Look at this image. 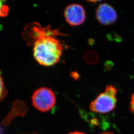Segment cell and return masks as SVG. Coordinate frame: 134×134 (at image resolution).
Here are the masks:
<instances>
[{
	"mask_svg": "<svg viewBox=\"0 0 134 134\" xmlns=\"http://www.w3.org/2000/svg\"><path fill=\"white\" fill-rule=\"evenodd\" d=\"M57 30L50 27H43L38 23L28 24L22 32V36L29 46H33L34 59L39 64L45 66L57 64L62 55L63 47L54 37Z\"/></svg>",
	"mask_w": 134,
	"mask_h": 134,
	"instance_id": "6da1fadb",
	"label": "cell"
},
{
	"mask_svg": "<svg viewBox=\"0 0 134 134\" xmlns=\"http://www.w3.org/2000/svg\"><path fill=\"white\" fill-rule=\"evenodd\" d=\"M117 91V89L113 85L107 86L105 92L91 102L90 105L91 110L99 113H107L111 111L116 104Z\"/></svg>",
	"mask_w": 134,
	"mask_h": 134,
	"instance_id": "7a4b0ae2",
	"label": "cell"
},
{
	"mask_svg": "<svg viewBox=\"0 0 134 134\" xmlns=\"http://www.w3.org/2000/svg\"><path fill=\"white\" fill-rule=\"evenodd\" d=\"M32 102L34 107L40 111H49L55 105V95L48 88H39L33 93Z\"/></svg>",
	"mask_w": 134,
	"mask_h": 134,
	"instance_id": "3957f363",
	"label": "cell"
},
{
	"mask_svg": "<svg viewBox=\"0 0 134 134\" xmlns=\"http://www.w3.org/2000/svg\"><path fill=\"white\" fill-rule=\"evenodd\" d=\"M64 16L68 23L71 26L80 25L86 18V13L83 7L78 4L68 5L65 9Z\"/></svg>",
	"mask_w": 134,
	"mask_h": 134,
	"instance_id": "277c9868",
	"label": "cell"
},
{
	"mask_svg": "<svg viewBox=\"0 0 134 134\" xmlns=\"http://www.w3.org/2000/svg\"><path fill=\"white\" fill-rule=\"evenodd\" d=\"M96 19L99 23L105 25H109L116 21L117 14L115 9L106 3L99 5L96 12Z\"/></svg>",
	"mask_w": 134,
	"mask_h": 134,
	"instance_id": "5b68a950",
	"label": "cell"
},
{
	"mask_svg": "<svg viewBox=\"0 0 134 134\" xmlns=\"http://www.w3.org/2000/svg\"><path fill=\"white\" fill-rule=\"evenodd\" d=\"M7 93V90L5 87L4 80L1 76V72L0 70V102L5 98Z\"/></svg>",
	"mask_w": 134,
	"mask_h": 134,
	"instance_id": "8992f818",
	"label": "cell"
},
{
	"mask_svg": "<svg viewBox=\"0 0 134 134\" xmlns=\"http://www.w3.org/2000/svg\"><path fill=\"white\" fill-rule=\"evenodd\" d=\"M9 13V7L5 4V1L0 0V18L7 16Z\"/></svg>",
	"mask_w": 134,
	"mask_h": 134,
	"instance_id": "52a82bcc",
	"label": "cell"
},
{
	"mask_svg": "<svg viewBox=\"0 0 134 134\" xmlns=\"http://www.w3.org/2000/svg\"><path fill=\"white\" fill-rule=\"evenodd\" d=\"M130 109L131 111L134 115V93L133 94L131 98V102L130 104Z\"/></svg>",
	"mask_w": 134,
	"mask_h": 134,
	"instance_id": "ba28073f",
	"label": "cell"
},
{
	"mask_svg": "<svg viewBox=\"0 0 134 134\" xmlns=\"http://www.w3.org/2000/svg\"><path fill=\"white\" fill-rule=\"evenodd\" d=\"M68 134H85V133L83 132H71L70 133H69Z\"/></svg>",
	"mask_w": 134,
	"mask_h": 134,
	"instance_id": "9c48e42d",
	"label": "cell"
},
{
	"mask_svg": "<svg viewBox=\"0 0 134 134\" xmlns=\"http://www.w3.org/2000/svg\"><path fill=\"white\" fill-rule=\"evenodd\" d=\"M100 134H114L113 132H102Z\"/></svg>",
	"mask_w": 134,
	"mask_h": 134,
	"instance_id": "30bf717a",
	"label": "cell"
},
{
	"mask_svg": "<svg viewBox=\"0 0 134 134\" xmlns=\"http://www.w3.org/2000/svg\"><path fill=\"white\" fill-rule=\"evenodd\" d=\"M38 134V133H34V134Z\"/></svg>",
	"mask_w": 134,
	"mask_h": 134,
	"instance_id": "8fae6325",
	"label": "cell"
}]
</instances>
